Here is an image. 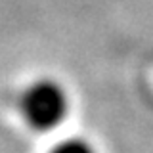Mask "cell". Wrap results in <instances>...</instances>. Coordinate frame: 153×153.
Returning a JSON list of instances; mask_svg holds the SVG:
<instances>
[{"label":"cell","mask_w":153,"mask_h":153,"mask_svg":"<svg viewBox=\"0 0 153 153\" xmlns=\"http://www.w3.org/2000/svg\"><path fill=\"white\" fill-rule=\"evenodd\" d=\"M19 111L25 123L38 132H48L59 126L69 111L65 88L52 79H38L23 90Z\"/></svg>","instance_id":"1"},{"label":"cell","mask_w":153,"mask_h":153,"mask_svg":"<svg viewBox=\"0 0 153 153\" xmlns=\"http://www.w3.org/2000/svg\"><path fill=\"white\" fill-rule=\"evenodd\" d=\"M50 153H96V149L82 138H69V140L56 143Z\"/></svg>","instance_id":"2"}]
</instances>
